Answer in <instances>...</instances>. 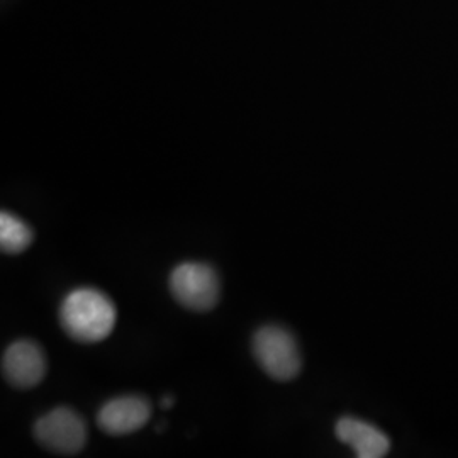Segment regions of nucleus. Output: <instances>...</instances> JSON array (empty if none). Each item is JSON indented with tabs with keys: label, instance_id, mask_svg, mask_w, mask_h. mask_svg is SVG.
<instances>
[{
	"label": "nucleus",
	"instance_id": "nucleus-1",
	"mask_svg": "<svg viewBox=\"0 0 458 458\" xmlns=\"http://www.w3.org/2000/svg\"><path fill=\"white\" fill-rule=\"evenodd\" d=\"M114 302L98 289L81 287L68 293L60 306V325L79 344H98L115 327Z\"/></svg>",
	"mask_w": 458,
	"mask_h": 458
},
{
	"label": "nucleus",
	"instance_id": "nucleus-2",
	"mask_svg": "<svg viewBox=\"0 0 458 458\" xmlns=\"http://www.w3.org/2000/svg\"><path fill=\"white\" fill-rule=\"evenodd\" d=\"M253 355L265 374L278 382L293 380L302 367L294 336L285 327H260L253 336Z\"/></svg>",
	"mask_w": 458,
	"mask_h": 458
},
{
	"label": "nucleus",
	"instance_id": "nucleus-3",
	"mask_svg": "<svg viewBox=\"0 0 458 458\" xmlns=\"http://www.w3.org/2000/svg\"><path fill=\"white\" fill-rule=\"evenodd\" d=\"M170 293L191 311H211L219 301V277L208 263H181L170 276Z\"/></svg>",
	"mask_w": 458,
	"mask_h": 458
},
{
	"label": "nucleus",
	"instance_id": "nucleus-4",
	"mask_svg": "<svg viewBox=\"0 0 458 458\" xmlns=\"http://www.w3.org/2000/svg\"><path fill=\"white\" fill-rule=\"evenodd\" d=\"M34 438L53 454L77 455L87 443V426L77 411L56 408L36 421Z\"/></svg>",
	"mask_w": 458,
	"mask_h": 458
},
{
	"label": "nucleus",
	"instance_id": "nucleus-5",
	"mask_svg": "<svg viewBox=\"0 0 458 458\" xmlns=\"http://www.w3.org/2000/svg\"><path fill=\"white\" fill-rule=\"evenodd\" d=\"M47 357L43 348L30 340L11 344L2 357L4 378L17 389L36 387L47 376Z\"/></svg>",
	"mask_w": 458,
	"mask_h": 458
},
{
	"label": "nucleus",
	"instance_id": "nucleus-6",
	"mask_svg": "<svg viewBox=\"0 0 458 458\" xmlns=\"http://www.w3.org/2000/svg\"><path fill=\"white\" fill-rule=\"evenodd\" d=\"M151 418V404L141 395H123L107 401L98 412V425L106 435L126 437L141 429Z\"/></svg>",
	"mask_w": 458,
	"mask_h": 458
},
{
	"label": "nucleus",
	"instance_id": "nucleus-7",
	"mask_svg": "<svg viewBox=\"0 0 458 458\" xmlns=\"http://www.w3.org/2000/svg\"><path fill=\"white\" fill-rule=\"evenodd\" d=\"M336 437L350 445L360 458H382L389 454L391 442L386 433L357 418H342L336 423Z\"/></svg>",
	"mask_w": 458,
	"mask_h": 458
},
{
	"label": "nucleus",
	"instance_id": "nucleus-8",
	"mask_svg": "<svg viewBox=\"0 0 458 458\" xmlns=\"http://www.w3.org/2000/svg\"><path fill=\"white\" fill-rule=\"evenodd\" d=\"M34 233L22 219L14 214L2 211L0 214V248L4 253L16 255L33 243Z\"/></svg>",
	"mask_w": 458,
	"mask_h": 458
},
{
	"label": "nucleus",
	"instance_id": "nucleus-9",
	"mask_svg": "<svg viewBox=\"0 0 458 458\" xmlns=\"http://www.w3.org/2000/svg\"><path fill=\"white\" fill-rule=\"evenodd\" d=\"M172 406H174V397L172 395H165L164 399H162V408L168 410Z\"/></svg>",
	"mask_w": 458,
	"mask_h": 458
}]
</instances>
